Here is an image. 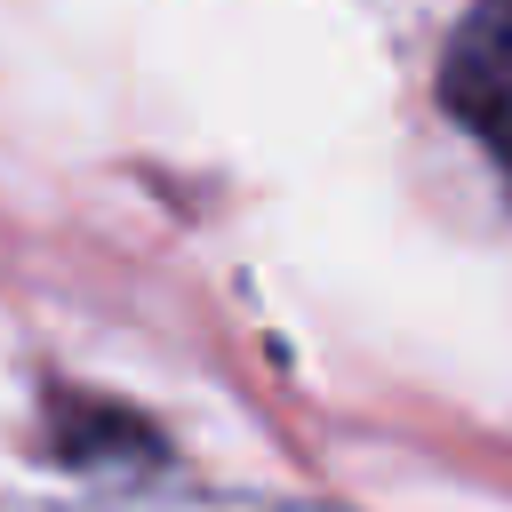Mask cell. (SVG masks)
<instances>
[{"instance_id":"obj_1","label":"cell","mask_w":512,"mask_h":512,"mask_svg":"<svg viewBox=\"0 0 512 512\" xmlns=\"http://www.w3.org/2000/svg\"><path fill=\"white\" fill-rule=\"evenodd\" d=\"M440 104L512 184V0H480L440 56Z\"/></svg>"}]
</instances>
